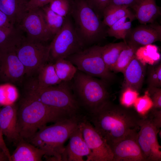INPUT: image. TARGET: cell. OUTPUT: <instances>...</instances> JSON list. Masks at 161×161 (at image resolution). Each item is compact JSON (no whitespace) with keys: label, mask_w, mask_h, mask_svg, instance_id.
Returning <instances> with one entry per match:
<instances>
[{"label":"cell","mask_w":161,"mask_h":161,"mask_svg":"<svg viewBox=\"0 0 161 161\" xmlns=\"http://www.w3.org/2000/svg\"><path fill=\"white\" fill-rule=\"evenodd\" d=\"M90 122L110 148L132 130L139 129L143 116L130 107L110 100L90 113Z\"/></svg>","instance_id":"cell-1"},{"label":"cell","mask_w":161,"mask_h":161,"mask_svg":"<svg viewBox=\"0 0 161 161\" xmlns=\"http://www.w3.org/2000/svg\"><path fill=\"white\" fill-rule=\"evenodd\" d=\"M27 92L17 109V129L20 137L25 140H30L48 123L73 117L44 104Z\"/></svg>","instance_id":"cell-2"},{"label":"cell","mask_w":161,"mask_h":161,"mask_svg":"<svg viewBox=\"0 0 161 161\" xmlns=\"http://www.w3.org/2000/svg\"><path fill=\"white\" fill-rule=\"evenodd\" d=\"M80 118L73 116L44 126L27 141L43 151L47 160L62 161L64 144L78 126Z\"/></svg>","instance_id":"cell-3"},{"label":"cell","mask_w":161,"mask_h":161,"mask_svg":"<svg viewBox=\"0 0 161 161\" xmlns=\"http://www.w3.org/2000/svg\"><path fill=\"white\" fill-rule=\"evenodd\" d=\"M70 13L77 32L84 44L101 41L107 36L106 26L86 0H72Z\"/></svg>","instance_id":"cell-4"},{"label":"cell","mask_w":161,"mask_h":161,"mask_svg":"<svg viewBox=\"0 0 161 161\" xmlns=\"http://www.w3.org/2000/svg\"><path fill=\"white\" fill-rule=\"evenodd\" d=\"M68 82L39 89L32 83L28 91L44 104L64 112L72 116H78L79 106Z\"/></svg>","instance_id":"cell-5"},{"label":"cell","mask_w":161,"mask_h":161,"mask_svg":"<svg viewBox=\"0 0 161 161\" xmlns=\"http://www.w3.org/2000/svg\"><path fill=\"white\" fill-rule=\"evenodd\" d=\"M74 78L77 93L90 113L109 100L106 82L78 70Z\"/></svg>","instance_id":"cell-6"},{"label":"cell","mask_w":161,"mask_h":161,"mask_svg":"<svg viewBox=\"0 0 161 161\" xmlns=\"http://www.w3.org/2000/svg\"><path fill=\"white\" fill-rule=\"evenodd\" d=\"M101 46L94 45L66 58L80 71L91 76L98 78L107 83L114 80L115 75L106 67L101 55Z\"/></svg>","instance_id":"cell-7"},{"label":"cell","mask_w":161,"mask_h":161,"mask_svg":"<svg viewBox=\"0 0 161 161\" xmlns=\"http://www.w3.org/2000/svg\"><path fill=\"white\" fill-rule=\"evenodd\" d=\"M85 45L78 35L74 24L65 17L60 30L49 45V59L52 61L68 56L84 49Z\"/></svg>","instance_id":"cell-8"},{"label":"cell","mask_w":161,"mask_h":161,"mask_svg":"<svg viewBox=\"0 0 161 161\" xmlns=\"http://www.w3.org/2000/svg\"><path fill=\"white\" fill-rule=\"evenodd\" d=\"M16 50L27 75L38 73L49 60V45L29 40L26 37H24L16 47Z\"/></svg>","instance_id":"cell-9"},{"label":"cell","mask_w":161,"mask_h":161,"mask_svg":"<svg viewBox=\"0 0 161 161\" xmlns=\"http://www.w3.org/2000/svg\"><path fill=\"white\" fill-rule=\"evenodd\" d=\"M78 126L91 151L86 161H113V154L106 140L91 123L85 118H80Z\"/></svg>","instance_id":"cell-10"},{"label":"cell","mask_w":161,"mask_h":161,"mask_svg":"<svg viewBox=\"0 0 161 161\" xmlns=\"http://www.w3.org/2000/svg\"><path fill=\"white\" fill-rule=\"evenodd\" d=\"M159 130L146 114L143 116L137 133V141L145 161H161V146L157 140Z\"/></svg>","instance_id":"cell-11"},{"label":"cell","mask_w":161,"mask_h":161,"mask_svg":"<svg viewBox=\"0 0 161 161\" xmlns=\"http://www.w3.org/2000/svg\"><path fill=\"white\" fill-rule=\"evenodd\" d=\"M18 27L31 40L43 42L54 37L47 26L41 8L29 10Z\"/></svg>","instance_id":"cell-12"},{"label":"cell","mask_w":161,"mask_h":161,"mask_svg":"<svg viewBox=\"0 0 161 161\" xmlns=\"http://www.w3.org/2000/svg\"><path fill=\"white\" fill-rule=\"evenodd\" d=\"M16 47L0 49V81L15 83L25 74L24 67L17 55Z\"/></svg>","instance_id":"cell-13"},{"label":"cell","mask_w":161,"mask_h":161,"mask_svg":"<svg viewBox=\"0 0 161 161\" xmlns=\"http://www.w3.org/2000/svg\"><path fill=\"white\" fill-rule=\"evenodd\" d=\"M138 129L132 130L111 146L113 161H145L137 141Z\"/></svg>","instance_id":"cell-14"},{"label":"cell","mask_w":161,"mask_h":161,"mask_svg":"<svg viewBox=\"0 0 161 161\" xmlns=\"http://www.w3.org/2000/svg\"><path fill=\"white\" fill-rule=\"evenodd\" d=\"M161 41V26L154 22L142 24L132 28L124 41L131 42L141 47Z\"/></svg>","instance_id":"cell-15"},{"label":"cell","mask_w":161,"mask_h":161,"mask_svg":"<svg viewBox=\"0 0 161 161\" xmlns=\"http://www.w3.org/2000/svg\"><path fill=\"white\" fill-rule=\"evenodd\" d=\"M69 141L65 147L62 161H83L84 156L88 157L91 151L83 137L78 124L69 137Z\"/></svg>","instance_id":"cell-16"},{"label":"cell","mask_w":161,"mask_h":161,"mask_svg":"<svg viewBox=\"0 0 161 161\" xmlns=\"http://www.w3.org/2000/svg\"><path fill=\"white\" fill-rule=\"evenodd\" d=\"M0 128L3 135L16 144L22 139L17 129V109L14 104L0 109Z\"/></svg>","instance_id":"cell-17"},{"label":"cell","mask_w":161,"mask_h":161,"mask_svg":"<svg viewBox=\"0 0 161 161\" xmlns=\"http://www.w3.org/2000/svg\"><path fill=\"white\" fill-rule=\"evenodd\" d=\"M146 66L141 63L135 55L123 73L124 77L123 89L130 87L139 92L143 85Z\"/></svg>","instance_id":"cell-18"},{"label":"cell","mask_w":161,"mask_h":161,"mask_svg":"<svg viewBox=\"0 0 161 161\" xmlns=\"http://www.w3.org/2000/svg\"><path fill=\"white\" fill-rule=\"evenodd\" d=\"M130 8L141 24L154 23L161 15L160 7L157 4L156 0H135Z\"/></svg>","instance_id":"cell-19"},{"label":"cell","mask_w":161,"mask_h":161,"mask_svg":"<svg viewBox=\"0 0 161 161\" xmlns=\"http://www.w3.org/2000/svg\"><path fill=\"white\" fill-rule=\"evenodd\" d=\"M28 0H0V10L10 22L18 27L28 12Z\"/></svg>","instance_id":"cell-20"},{"label":"cell","mask_w":161,"mask_h":161,"mask_svg":"<svg viewBox=\"0 0 161 161\" xmlns=\"http://www.w3.org/2000/svg\"><path fill=\"white\" fill-rule=\"evenodd\" d=\"M16 145L11 155V161H41L44 151L22 139Z\"/></svg>","instance_id":"cell-21"},{"label":"cell","mask_w":161,"mask_h":161,"mask_svg":"<svg viewBox=\"0 0 161 161\" xmlns=\"http://www.w3.org/2000/svg\"><path fill=\"white\" fill-rule=\"evenodd\" d=\"M38 73V78L33 83L38 88H46L58 84L62 82L56 73L53 63H46Z\"/></svg>","instance_id":"cell-22"},{"label":"cell","mask_w":161,"mask_h":161,"mask_svg":"<svg viewBox=\"0 0 161 161\" xmlns=\"http://www.w3.org/2000/svg\"><path fill=\"white\" fill-rule=\"evenodd\" d=\"M127 45L126 41L111 43L101 46V55L108 69L112 72L119 55Z\"/></svg>","instance_id":"cell-23"},{"label":"cell","mask_w":161,"mask_h":161,"mask_svg":"<svg viewBox=\"0 0 161 161\" xmlns=\"http://www.w3.org/2000/svg\"><path fill=\"white\" fill-rule=\"evenodd\" d=\"M135 16L130 8L124 7L108 5L103 10L102 16L103 24L110 27L121 18L126 16Z\"/></svg>","instance_id":"cell-24"},{"label":"cell","mask_w":161,"mask_h":161,"mask_svg":"<svg viewBox=\"0 0 161 161\" xmlns=\"http://www.w3.org/2000/svg\"><path fill=\"white\" fill-rule=\"evenodd\" d=\"M135 18L134 15L121 18L108 28L107 36L122 39L125 41L126 36L132 29V22Z\"/></svg>","instance_id":"cell-25"},{"label":"cell","mask_w":161,"mask_h":161,"mask_svg":"<svg viewBox=\"0 0 161 161\" xmlns=\"http://www.w3.org/2000/svg\"><path fill=\"white\" fill-rule=\"evenodd\" d=\"M54 62L56 73L62 81L68 82L74 78L78 69L70 61L65 58H61Z\"/></svg>","instance_id":"cell-26"},{"label":"cell","mask_w":161,"mask_h":161,"mask_svg":"<svg viewBox=\"0 0 161 161\" xmlns=\"http://www.w3.org/2000/svg\"><path fill=\"white\" fill-rule=\"evenodd\" d=\"M127 45L121 52L114 67L112 71L123 73L125 69L135 55L137 49L140 47L134 43L126 42Z\"/></svg>","instance_id":"cell-27"},{"label":"cell","mask_w":161,"mask_h":161,"mask_svg":"<svg viewBox=\"0 0 161 161\" xmlns=\"http://www.w3.org/2000/svg\"><path fill=\"white\" fill-rule=\"evenodd\" d=\"M135 55L141 63L146 65H153L157 64L160 59L157 47L151 44L140 47Z\"/></svg>","instance_id":"cell-28"},{"label":"cell","mask_w":161,"mask_h":161,"mask_svg":"<svg viewBox=\"0 0 161 161\" xmlns=\"http://www.w3.org/2000/svg\"><path fill=\"white\" fill-rule=\"evenodd\" d=\"M22 32L17 27L10 30L0 29V49L16 47L24 37Z\"/></svg>","instance_id":"cell-29"},{"label":"cell","mask_w":161,"mask_h":161,"mask_svg":"<svg viewBox=\"0 0 161 161\" xmlns=\"http://www.w3.org/2000/svg\"><path fill=\"white\" fill-rule=\"evenodd\" d=\"M40 8L47 26L54 36L62 27L65 17L55 13L47 5Z\"/></svg>","instance_id":"cell-30"},{"label":"cell","mask_w":161,"mask_h":161,"mask_svg":"<svg viewBox=\"0 0 161 161\" xmlns=\"http://www.w3.org/2000/svg\"><path fill=\"white\" fill-rule=\"evenodd\" d=\"M18 95L17 89L11 83H5L0 85V106L14 104Z\"/></svg>","instance_id":"cell-31"},{"label":"cell","mask_w":161,"mask_h":161,"mask_svg":"<svg viewBox=\"0 0 161 161\" xmlns=\"http://www.w3.org/2000/svg\"><path fill=\"white\" fill-rule=\"evenodd\" d=\"M147 82L148 87L160 88L161 86V64L148 65L147 70Z\"/></svg>","instance_id":"cell-32"},{"label":"cell","mask_w":161,"mask_h":161,"mask_svg":"<svg viewBox=\"0 0 161 161\" xmlns=\"http://www.w3.org/2000/svg\"><path fill=\"white\" fill-rule=\"evenodd\" d=\"M133 105L135 110L138 113L143 116L147 114L151 109L153 104L146 90L143 96L137 97Z\"/></svg>","instance_id":"cell-33"},{"label":"cell","mask_w":161,"mask_h":161,"mask_svg":"<svg viewBox=\"0 0 161 161\" xmlns=\"http://www.w3.org/2000/svg\"><path fill=\"white\" fill-rule=\"evenodd\" d=\"M71 1L69 0H52L48 6L50 9L55 13L65 17L70 13Z\"/></svg>","instance_id":"cell-34"},{"label":"cell","mask_w":161,"mask_h":161,"mask_svg":"<svg viewBox=\"0 0 161 161\" xmlns=\"http://www.w3.org/2000/svg\"><path fill=\"white\" fill-rule=\"evenodd\" d=\"M139 94L138 91L130 87L123 89L120 97L121 105L126 107H131L133 105Z\"/></svg>","instance_id":"cell-35"},{"label":"cell","mask_w":161,"mask_h":161,"mask_svg":"<svg viewBox=\"0 0 161 161\" xmlns=\"http://www.w3.org/2000/svg\"><path fill=\"white\" fill-rule=\"evenodd\" d=\"M146 91L153 103V107L161 109V88L155 87H148Z\"/></svg>","instance_id":"cell-36"},{"label":"cell","mask_w":161,"mask_h":161,"mask_svg":"<svg viewBox=\"0 0 161 161\" xmlns=\"http://www.w3.org/2000/svg\"><path fill=\"white\" fill-rule=\"evenodd\" d=\"M110 0H86L89 4L100 17L103 10L108 5Z\"/></svg>","instance_id":"cell-37"},{"label":"cell","mask_w":161,"mask_h":161,"mask_svg":"<svg viewBox=\"0 0 161 161\" xmlns=\"http://www.w3.org/2000/svg\"><path fill=\"white\" fill-rule=\"evenodd\" d=\"M159 129L161 126V109L152 107L146 114Z\"/></svg>","instance_id":"cell-38"},{"label":"cell","mask_w":161,"mask_h":161,"mask_svg":"<svg viewBox=\"0 0 161 161\" xmlns=\"http://www.w3.org/2000/svg\"><path fill=\"white\" fill-rule=\"evenodd\" d=\"M16 27L10 22L6 15L0 10V29L10 30Z\"/></svg>","instance_id":"cell-39"},{"label":"cell","mask_w":161,"mask_h":161,"mask_svg":"<svg viewBox=\"0 0 161 161\" xmlns=\"http://www.w3.org/2000/svg\"><path fill=\"white\" fill-rule=\"evenodd\" d=\"M52 0H29L28 3V11L41 8L49 4Z\"/></svg>","instance_id":"cell-40"},{"label":"cell","mask_w":161,"mask_h":161,"mask_svg":"<svg viewBox=\"0 0 161 161\" xmlns=\"http://www.w3.org/2000/svg\"><path fill=\"white\" fill-rule=\"evenodd\" d=\"M134 1L135 0H110L108 5L120 6L130 8Z\"/></svg>","instance_id":"cell-41"},{"label":"cell","mask_w":161,"mask_h":161,"mask_svg":"<svg viewBox=\"0 0 161 161\" xmlns=\"http://www.w3.org/2000/svg\"><path fill=\"white\" fill-rule=\"evenodd\" d=\"M3 136L0 128V146L1 150L8 158L9 161H11V154L4 141Z\"/></svg>","instance_id":"cell-42"},{"label":"cell","mask_w":161,"mask_h":161,"mask_svg":"<svg viewBox=\"0 0 161 161\" xmlns=\"http://www.w3.org/2000/svg\"><path fill=\"white\" fill-rule=\"evenodd\" d=\"M9 161L7 157L2 150L0 151V161Z\"/></svg>","instance_id":"cell-43"},{"label":"cell","mask_w":161,"mask_h":161,"mask_svg":"<svg viewBox=\"0 0 161 161\" xmlns=\"http://www.w3.org/2000/svg\"><path fill=\"white\" fill-rule=\"evenodd\" d=\"M1 150H1V147H0V151Z\"/></svg>","instance_id":"cell-44"},{"label":"cell","mask_w":161,"mask_h":161,"mask_svg":"<svg viewBox=\"0 0 161 161\" xmlns=\"http://www.w3.org/2000/svg\"><path fill=\"white\" fill-rule=\"evenodd\" d=\"M69 0L71 1L72 0Z\"/></svg>","instance_id":"cell-45"}]
</instances>
